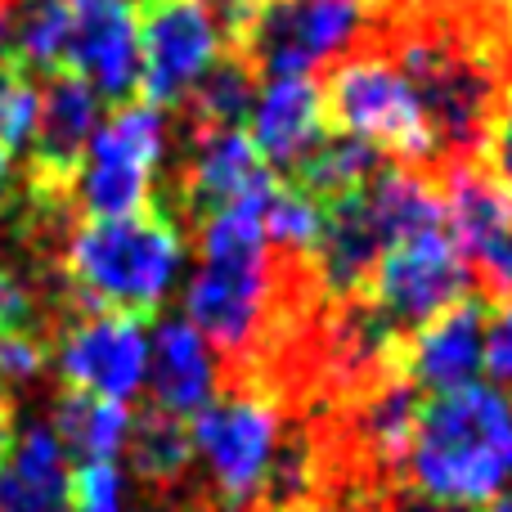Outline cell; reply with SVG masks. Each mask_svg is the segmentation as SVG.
Returning <instances> with one entry per match:
<instances>
[{
    "mask_svg": "<svg viewBox=\"0 0 512 512\" xmlns=\"http://www.w3.org/2000/svg\"><path fill=\"white\" fill-rule=\"evenodd\" d=\"M481 373L490 387L512 396V301H486V324H481Z\"/></svg>",
    "mask_w": 512,
    "mask_h": 512,
    "instance_id": "cell-28",
    "label": "cell"
},
{
    "mask_svg": "<svg viewBox=\"0 0 512 512\" xmlns=\"http://www.w3.org/2000/svg\"><path fill=\"white\" fill-rule=\"evenodd\" d=\"M50 432L81 463H117V454H126V436H131V409L122 400L63 391L54 400Z\"/></svg>",
    "mask_w": 512,
    "mask_h": 512,
    "instance_id": "cell-19",
    "label": "cell"
},
{
    "mask_svg": "<svg viewBox=\"0 0 512 512\" xmlns=\"http://www.w3.org/2000/svg\"><path fill=\"white\" fill-rule=\"evenodd\" d=\"M81 77L104 104L140 95V23L122 0H72L63 68Z\"/></svg>",
    "mask_w": 512,
    "mask_h": 512,
    "instance_id": "cell-11",
    "label": "cell"
},
{
    "mask_svg": "<svg viewBox=\"0 0 512 512\" xmlns=\"http://www.w3.org/2000/svg\"><path fill=\"white\" fill-rule=\"evenodd\" d=\"M261 198L198 221V265L185 283V319L225 355H252L279 301L274 248L261 225Z\"/></svg>",
    "mask_w": 512,
    "mask_h": 512,
    "instance_id": "cell-3",
    "label": "cell"
},
{
    "mask_svg": "<svg viewBox=\"0 0 512 512\" xmlns=\"http://www.w3.org/2000/svg\"><path fill=\"white\" fill-rule=\"evenodd\" d=\"M270 180H274L270 167L252 149L243 126H212V131H194L189 126V153H185V167H180L176 203L194 225L203 216L221 212V207L265 194Z\"/></svg>",
    "mask_w": 512,
    "mask_h": 512,
    "instance_id": "cell-12",
    "label": "cell"
},
{
    "mask_svg": "<svg viewBox=\"0 0 512 512\" xmlns=\"http://www.w3.org/2000/svg\"><path fill=\"white\" fill-rule=\"evenodd\" d=\"M256 5H265V0H256Z\"/></svg>",
    "mask_w": 512,
    "mask_h": 512,
    "instance_id": "cell-38",
    "label": "cell"
},
{
    "mask_svg": "<svg viewBox=\"0 0 512 512\" xmlns=\"http://www.w3.org/2000/svg\"><path fill=\"white\" fill-rule=\"evenodd\" d=\"M5 9H9V0H0V14H5Z\"/></svg>",
    "mask_w": 512,
    "mask_h": 512,
    "instance_id": "cell-37",
    "label": "cell"
},
{
    "mask_svg": "<svg viewBox=\"0 0 512 512\" xmlns=\"http://www.w3.org/2000/svg\"><path fill=\"white\" fill-rule=\"evenodd\" d=\"M234 50L207 0H153L140 18V99L180 108L216 59Z\"/></svg>",
    "mask_w": 512,
    "mask_h": 512,
    "instance_id": "cell-10",
    "label": "cell"
},
{
    "mask_svg": "<svg viewBox=\"0 0 512 512\" xmlns=\"http://www.w3.org/2000/svg\"><path fill=\"white\" fill-rule=\"evenodd\" d=\"M328 135L324 86L315 77H265L248 108V140L270 171H292Z\"/></svg>",
    "mask_w": 512,
    "mask_h": 512,
    "instance_id": "cell-14",
    "label": "cell"
},
{
    "mask_svg": "<svg viewBox=\"0 0 512 512\" xmlns=\"http://www.w3.org/2000/svg\"><path fill=\"white\" fill-rule=\"evenodd\" d=\"M481 162H486V176L499 185V194L512 203V72L499 86V99L490 108L486 135H481Z\"/></svg>",
    "mask_w": 512,
    "mask_h": 512,
    "instance_id": "cell-26",
    "label": "cell"
},
{
    "mask_svg": "<svg viewBox=\"0 0 512 512\" xmlns=\"http://www.w3.org/2000/svg\"><path fill=\"white\" fill-rule=\"evenodd\" d=\"M126 454L140 481L158 490H171L185 481L189 463H194V445H189V423L171 418L162 409L131 418V436H126Z\"/></svg>",
    "mask_w": 512,
    "mask_h": 512,
    "instance_id": "cell-23",
    "label": "cell"
},
{
    "mask_svg": "<svg viewBox=\"0 0 512 512\" xmlns=\"http://www.w3.org/2000/svg\"><path fill=\"white\" fill-rule=\"evenodd\" d=\"M373 0H265L239 54L256 77H310L369 36Z\"/></svg>",
    "mask_w": 512,
    "mask_h": 512,
    "instance_id": "cell-7",
    "label": "cell"
},
{
    "mask_svg": "<svg viewBox=\"0 0 512 512\" xmlns=\"http://www.w3.org/2000/svg\"><path fill=\"white\" fill-rule=\"evenodd\" d=\"M306 512H315V508H306Z\"/></svg>",
    "mask_w": 512,
    "mask_h": 512,
    "instance_id": "cell-39",
    "label": "cell"
},
{
    "mask_svg": "<svg viewBox=\"0 0 512 512\" xmlns=\"http://www.w3.org/2000/svg\"><path fill=\"white\" fill-rule=\"evenodd\" d=\"M409 490L454 508H486L512 495V396L490 382L427 396L400 459Z\"/></svg>",
    "mask_w": 512,
    "mask_h": 512,
    "instance_id": "cell-1",
    "label": "cell"
},
{
    "mask_svg": "<svg viewBox=\"0 0 512 512\" xmlns=\"http://www.w3.org/2000/svg\"><path fill=\"white\" fill-rule=\"evenodd\" d=\"M418 396L400 373H382L378 382L360 391V405H355V441L364 445L378 468H400L409 450V436H414V418H418Z\"/></svg>",
    "mask_w": 512,
    "mask_h": 512,
    "instance_id": "cell-18",
    "label": "cell"
},
{
    "mask_svg": "<svg viewBox=\"0 0 512 512\" xmlns=\"http://www.w3.org/2000/svg\"><path fill=\"white\" fill-rule=\"evenodd\" d=\"M167 144V108L149 99L113 104V113L90 135L86 158L68 185V212L86 221H117L153 207V180L167 162Z\"/></svg>",
    "mask_w": 512,
    "mask_h": 512,
    "instance_id": "cell-5",
    "label": "cell"
},
{
    "mask_svg": "<svg viewBox=\"0 0 512 512\" xmlns=\"http://www.w3.org/2000/svg\"><path fill=\"white\" fill-rule=\"evenodd\" d=\"M50 369L63 391L135 400L149 373V324L122 310H77L50 333Z\"/></svg>",
    "mask_w": 512,
    "mask_h": 512,
    "instance_id": "cell-9",
    "label": "cell"
},
{
    "mask_svg": "<svg viewBox=\"0 0 512 512\" xmlns=\"http://www.w3.org/2000/svg\"><path fill=\"white\" fill-rule=\"evenodd\" d=\"M472 297V261L454 243L450 225L382 248L369 274V306L391 333H414L441 310Z\"/></svg>",
    "mask_w": 512,
    "mask_h": 512,
    "instance_id": "cell-8",
    "label": "cell"
},
{
    "mask_svg": "<svg viewBox=\"0 0 512 512\" xmlns=\"http://www.w3.org/2000/svg\"><path fill=\"white\" fill-rule=\"evenodd\" d=\"M72 512H126V472L117 463H81L72 472Z\"/></svg>",
    "mask_w": 512,
    "mask_h": 512,
    "instance_id": "cell-27",
    "label": "cell"
},
{
    "mask_svg": "<svg viewBox=\"0 0 512 512\" xmlns=\"http://www.w3.org/2000/svg\"><path fill=\"white\" fill-rule=\"evenodd\" d=\"M256 68L243 59L239 50H225L221 59L207 68V77L189 90V99L180 108L189 113L194 131H212V126H243L248 122V108L256 99Z\"/></svg>",
    "mask_w": 512,
    "mask_h": 512,
    "instance_id": "cell-22",
    "label": "cell"
},
{
    "mask_svg": "<svg viewBox=\"0 0 512 512\" xmlns=\"http://www.w3.org/2000/svg\"><path fill=\"white\" fill-rule=\"evenodd\" d=\"M207 512H243V508H225V504H221V508H207Z\"/></svg>",
    "mask_w": 512,
    "mask_h": 512,
    "instance_id": "cell-35",
    "label": "cell"
},
{
    "mask_svg": "<svg viewBox=\"0 0 512 512\" xmlns=\"http://www.w3.org/2000/svg\"><path fill=\"white\" fill-rule=\"evenodd\" d=\"M391 512H468V508H454V504H441V499H427V495H414L409 490L405 499H396Z\"/></svg>",
    "mask_w": 512,
    "mask_h": 512,
    "instance_id": "cell-32",
    "label": "cell"
},
{
    "mask_svg": "<svg viewBox=\"0 0 512 512\" xmlns=\"http://www.w3.org/2000/svg\"><path fill=\"white\" fill-rule=\"evenodd\" d=\"M18 198H23V189H18V176H14V153L0 144V221L14 212Z\"/></svg>",
    "mask_w": 512,
    "mask_h": 512,
    "instance_id": "cell-31",
    "label": "cell"
},
{
    "mask_svg": "<svg viewBox=\"0 0 512 512\" xmlns=\"http://www.w3.org/2000/svg\"><path fill=\"white\" fill-rule=\"evenodd\" d=\"M36 315V292L23 279V270H14L9 261H0V328L32 324Z\"/></svg>",
    "mask_w": 512,
    "mask_h": 512,
    "instance_id": "cell-30",
    "label": "cell"
},
{
    "mask_svg": "<svg viewBox=\"0 0 512 512\" xmlns=\"http://www.w3.org/2000/svg\"><path fill=\"white\" fill-rule=\"evenodd\" d=\"M481 324H486V297H463L459 306L405 333V342L396 346V373L418 396L423 391L445 396L481 382Z\"/></svg>",
    "mask_w": 512,
    "mask_h": 512,
    "instance_id": "cell-13",
    "label": "cell"
},
{
    "mask_svg": "<svg viewBox=\"0 0 512 512\" xmlns=\"http://www.w3.org/2000/svg\"><path fill=\"white\" fill-rule=\"evenodd\" d=\"M122 5H153V0H122Z\"/></svg>",
    "mask_w": 512,
    "mask_h": 512,
    "instance_id": "cell-36",
    "label": "cell"
},
{
    "mask_svg": "<svg viewBox=\"0 0 512 512\" xmlns=\"http://www.w3.org/2000/svg\"><path fill=\"white\" fill-rule=\"evenodd\" d=\"M144 387L153 409L171 418H194L221 391V351L185 315H162L149 328V373Z\"/></svg>",
    "mask_w": 512,
    "mask_h": 512,
    "instance_id": "cell-15",
    "label": "cell"
},
{
    "mask_svg": "<svg viewBox=\"0 0 512 512\" xmlns=\"http://www.w3.org/2000/svg\"><path fill=\"white\" fill-rule=\"evenodd\" d=\"M468 261H472V270L486 274V283L495 288L499 301H512V216L504 225H495L486 239L472 243Z\"/></svg>",
    "mask_w": 512,
    "mask_h": 512,
    "instance_id": "cell-29",
    "label": "cell"
},
{
    "mask_svg": "<svg viewBox=\"0 0 512 512\" xmlns=\"http://www.w3.org/2000/svg\"><path fill=\"white\" fill-rule=\"evenodd\" d=\"M324 113L337 122V131L373 144L382 158L391 153L400 167L423 171L441 162V144L414 86L373 36H364L351 54L333 63L324 86Z\"/></svg>",
    "mask_w": 512,
    "mask_h": 512,
    "instance_id": "cell-4",
    "label": "cell"
},
{
    "mask_svg": "<svg viewBox=\"0 0 512 512\" xmlns=\"http://www.w3.org/2000/svg\"><path fill=\"white\" fill-rule=\"evenodd\" d=\"M9 441H14V414H9V405L0 400V459H5Z\"/></svg>",
    "mask_w": 512,
    "mask_h": 512,
    "instance_id": "cell-33",
    "label": "cell"
},
{
    "mask_svg": "<svg viewBox=\"0 0 512 512\" xmlns=\"http://www.w3.org/2000/svg\"><path fill=\"white\" fill-rule=\"evenodd\" d=\"M185 274V230L167 207L81 221L59 248V288L72 310L158 315Z\"/></svg>",
    "mask_w": 512,
    "mask_h": 512,
    "instance_id": "cell-2",
    "label": "cell"
},
{
    "mask_svg": "<svg viewBox=\"0 0 512 512\" xmlns=\"http://www.w3.org/2000/svg\"><path fill=\"white\" fill-rule=\"evenodd\" d=\"M0 512H72L68 450L50 423L14 427V441L0 459Z\"/></svg>",
    "mask_w": 512,
    "mask_h": 512,
    "instance_id": "cell-17",
    "label": "cell"
},
{
    "mask_svg": "<svg viewBox=\"0 0 512 512\" xmlns=\"http://www.w3.org/2000/svg\"><path fill=\"white\" fill-rule=\"evenodd\" d=\"M50 369V333L41 328H0V400L27 391Z\"/></svg>",
    "mask_w": 512,
    "mask_h": 512,
    "instance_id": "cell-25",
    "label": "cell"
},
{
    "mask_svg": "<svg viewBox=\"0 0 512 512\" xmlns=\"http://www.w3.org/2000/svg\"><path fill=\"white\" fill-rule=\"evenodd\" d=\"M261 225L270 248H279L292 261H310L324 234V203L297 189L292 180H270L261 198Z\"/></svg>",
    "mask_w": 512,
    "mask_h": 512,
    "instance_id": "cell-24",
    "label": "cell"
},
{
    "mask_svg": "<svg viewBox=\"0 0 512 512\" xmlns=\"http://www.w3.org/2000/svg\"><path fill=\"white\" fill-rule=\"evenodd\" d=\"M382 256V234L373 225L369 207L360 194H346L324 203V234L310 252L306 274L337 301H351L355 292L369 288V274Z\"/></svg>",
    "mask_w": 512,
    "mask_h": 512,
    "instance_id": "cell-16",
    "label": "cell"
},
{
    "mask_svg": "<svg viewBox=\"0 0 512 512\" xmlns=\"http://www.w3.org/2000/svg\"><path fill=\"white\" fill-rule=\"evenodd\" d=\"M72 0H9L0 14L5 59L23 72H59L68 45Z\"/></svg>",
    "mask_w": 512,
    "mask_h": 512,
    "instance_id": "cell-20",
    "label": "cell"
},
{
    "mask_svg": "<svg viewBox=\"0 0 512 512\" xmlns=\"http://www.w3.org/2000/svg\"><path fill=\"white\" fill-rule=\"evenodd\" d=\"M378 171H382V153L373 149V144L337 131V135H324L288 180L297 189H306L310 198H319V203H333V198L360 194Z\"/></svg>",
    "mask_w": 512,
    "mask_h": 512,
    "instance_id": "cell-21",
    "label": "cell"
},
{
    "mask_svg": "<svg viewBox=\"0 0 512 512\" xmlns=\"http://www.w3.org/2000/svg\"><path fill=\"white\" fill-rule=\"evenodd\" d=\"M288 441L283 400L261 382H234L230 391H216L207 409L189 418V445L203 463L212 490L225 508H252L265 490L274 459Z\"/></svg>",
    "mask_w": 512,
    "mask_h": 512,
    "instance_id": "cell-6",
    "label": "cell"
},
{
    "mask_svg": "<svg viewBox=\"0 0 512 512\" xmlns=\"http://www.w3.org/2000/svg\"><path fill=\"white\" fill-rule=\"evenodd\" d=\"M477 512H512V495L508 499H495V504H486V508H477Z\"/></svg>",
    "mask_w": 512,
    "mask_h": 512,
    "instance_id": "cell-34",
    "label": "cell"
}]
</instances>
